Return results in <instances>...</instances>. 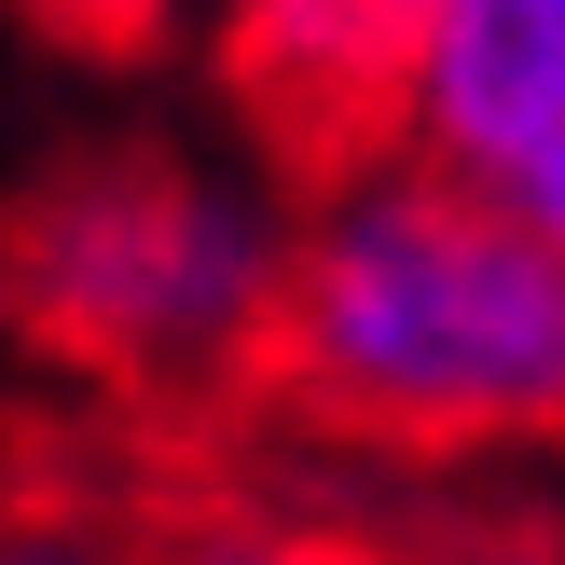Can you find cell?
I'll return each mask as SVG.
<instances>
[{
	"label": "cell",
	"instance_id": "2",
	"mask_svg": "<svg viewBox=\"0 0 565 565\" xmlns=\"http://www.w3.org/2000/svg\"><path fill=\"white\" fill-rule=\"evenodd\" d=\"M290 193L221 152H83L0 221V290L70 373L110 386H235L276 345L290 290Z\"/></svg>",
	"mask_w": 565,
	"mask_h": 565
},
{
	"label": "cell",
	"instance_id": "5",
	"mask_svg": "<svg viewBox=\"0 0 565 565\" xmlns=\"http://www.w3.org/2000/svg\"><path fill=\"white\" fill-rule=\"evenodd\" d=\"M152 565H386V552H359L345 524H290V511H235V524H193V539H166Z\"/></svg>",
	"mask_w": 565,
	"mask_h": 565
},
{
	"label": "cell",
	"instance_id": "4",
	"mask_svg": "<svg viewBox=\"0 0 565 565\" xmlns=\"http://www.w3.org/2000/svg\"><path fill=\"white\" fill-rule=\"evenodd\" d=\"M428 0H221V70L290 166H359L401 138V70Z\"/></svg>",
	"mask_w": 565,
	"mask_h": 565
},
{
	"label": "cell",
	"instance_id": "3",
	"mask_svg": "<svg viewBox=\"0 0 565 565\" xmlns=\"http://www.w3.org/2000/svg\"><path fill=\"white\" fill-rule=\"evenodd\" d=\"M386 152H428L565 235V0H428Z\"/></svg>",
	"mask_w": 565,
	"mask_h": 565
},
{
	"label": "cell",
	"instance_id": "1",
	"mask_svg": "<svg viewBox=\"0 0 565 565\" xmlns=\"http://www.w3.org/2000/svg\"><path fill=\"white\" fill-rule=\"evenodd\" d=\"M263 373L373 456H565V235L428 152H359L290 221Z\"/></svg>",
	"mask_w": 565,
	"mask_h": 565
},
{
	"label": "cell",
	"instance_id": "6",
	"mask_svg": "<svg viewBox=\"0 0 565 565\" xmlns=\"http://www.w3.org/2000/svg\"><path fill=\"white\" fill-rule=\"evenodd\" d=\"M0 565H152V552L97 511H0Z\"/></svg>",
	"mask_w": 565,
	"mask_h": 565
},
{
	"label": "cell",
	"instance_id": "7",
	"mask_svg": "<svg viewBox=\"0 0 565 565\" xmlns=\"http://www.w3.org/2000/svg\"><path fill=\"white\" fill-rule=\"evenodd\" d=\"M42 14H55V28H83V42H152L180 0H42Z\"/></svg>",
	"mask_w": 565,
	"mask_h": 565
}]
</instances>
